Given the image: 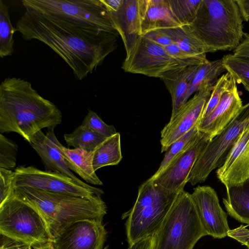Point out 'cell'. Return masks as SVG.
<instances>
[{
	"label": "cell",
	"instance_id": "obj_1",
	"mask_svg": "<svg viewBox=\"0 0 249 249\" xmlns=\"http://www.w3.org/2000/svg\"><path fill=\"white\" fill-rule=\"evenodd\" d=\"M26 40L46 44L68 65L79 80L100 66L117 47L118 35L87 28L25 10L15 27Z\"/></svg>",
	"mask_w": 249,
	"mask_h": 249
},
{
	"label": "cell",
	"instance_id": "obj_2",
	"mask_svg": "<svg viewBox=\"0 0 249 249\" xmlns=\"http://www.w3.org/2000/svg\"><path fill=\"white\" fill-rule=\"evenodd\" d=\"M62 114L41 96L32 84L20 78H5L0 84V133L14 132L29 143L42 129L54 128Z\"/></svg>",
	"mask_w": 249,
	"mask_h": 249
},
{
	"label": "cell",
	"instance_id": "obj_3",
	"mask_svg": "<svg viewBox=\"0 0 249 249\" xmlns=\"http://www.w3.org/2000/svg\"><path fill=\"white\" fill-rule=\"evenodd\" d=\"M14 195L32 206L41 216L51 242L69 225L87 219L102 221L107 213L101 196L89 198L28 187H15Z\"/></svg>",
	"mask_w": 249,
	"mask_h": 249
},
{
	"label": "cell",
	"instance_id": "obj_4",
	"mask_svg": "<svg viewBox=\"0 0 249 249\" xmlns=\"http://www.w3.org/2000/svg\"><path fill=\"white\" fill-rule=\"evenodd\" d=\"M243 19L233 0H201L190 25L206 53L234 50L241 41Z\"/></svg>",
	"mask_w": 249,
	"mask_h": 249
},
{
	"label": "cell",
	"instance_id": "obj_5",
	"mask_svg": "<svg viewBox=\"0 0 249 249\" xmlns=\"http://www.w3.org/2000/svg\"><path fill=\"white\" fill-rule=\"evenodd\" d=\"M179 193L169 192L150 178L139 186L136 200L127 213L125 229L129 246L154 235Z\"/></svg>",
	"mask_w": 249,
	"mask_h": 249
},
{
	"label": "cell",
	"instance_id": "obj_6",
	"mask_svg": "<svg viewBox=\"0 0 249 249\" xmlns=\"http://www.w3.org/2000/svg\"><path fill=\"white\" fill-rule=\"evenodd\" d=\"M206 235L191 194L184 190L178 194L160 227L154 234L153 249H193L197 242Z\"/></svg>",
	"mask_w": 249,
	"mask_h": 249
},
{
	"label": "cell",
	"instance_id": "obj_7",
	"mask_svg": "<svg viewBox=\"0 0 249 249\" xmlns=\"http://www.w3.org/2000/svg\"><path fill=\"white\" fill-rule=\"evenodd\" d=\"M25 10L89 28L118 34L102 0H23Z\"/></svg>",
	"mask_w": 249,
	"mask_h": 249
},
{
	"label": "cell",
	"instance_id": "obj_8",
	"mask_svg": "<svg viewBox=\"0 0 249 249\" xmlns=\"http://www.w3.org/2000/svg\"><path fill=\"white\" fill-rule=\"evenodd\" d=\"M0 233L32 248L51 242L41 216L32 206L14 194L0 205Z\"/></svg>",
	"mask_w": 249,
	"mask_h": 249
},
{
	"label": "cell",
	"instance_id": "obj_9",
	"mask_svg": "<svg viewBox=\"0 0 249 249\" xmlns=\"http://www.w3.org/2000/svg\"><path fill=\"white\" fill-rule=\"evenodd\" d=\"M249 125V102L226 128L212 140L196 161L187 179L195 185L205 181L210 173L224 162L242 131Z\"/></svg>",
	"mask_w": 249,
	"mask_h": 249
},
{
	"label": "cell",
	"instance_id": "obj_10",
	"mask_svg": "<svg viewBox=\"0 0 249 249\" xmlns=\"http://www.w3.org/2000/svg\"><path fill=\"white\" fill-rule=\"evenodd\" d=\"M122 68L127 72L162 78L168 72L186 67L177 61L164 48L143 36L133 38L126 46Z\"/></svg>",
	"mask_w": 249,
	"mask_h": 249
},
{
	"label": "cell",
	"instance_id": "obj_11",
	"mask_svg": "<svg viewBox=\"0 0 249 249\" xmlns=\"http://www.w3.org/2000/svg\"><path fill=\"white\" fill-rule=\"evenodd\" d=\"M14 172V187H28L89 198L102 196L60 173L41 170L32 166H19Z\"/></svg>",
	"mask_w": 249,
	"mask_h": 249
},
{
	"label": "cell",
	"instance_id": "obj_12",
	"mask_svg": "<svg viewBox=\"0 0 249 249\" xmlns=\"http://www.w3.org/2000/svg\"><path fill=\"white\" fill-rule=\"evenodd\" d=\"M213 88H205L196 92L170 118L161 131V152H166L176 141L199 124Z\"/></svg>",
	"mask_w": 249,
	"mask_h": 249
},
{
	"label": "cell",
	"instance_id": "obj_13",
	"mask_svg": "<svg viewBox=\"0 0 249 249\" xmlns=\"http://www.w3.org/2000/svg\"><path fill=\"white\" fill-rule=\"evenodd\" d=\"M211 141L206 134L199 131L197 138L191 146L159 174L149 178L169 192L180 193L184 190L196 161Z\"/></svg>",
	"mask_w": 249,
	"mask_h": 249
},
{
	"label": "cell",
	"instance_id": "obj_14",
	"mask_svg": "<svg viewBox=\"0 0 249 249\" xmlns=\"http://www.w3.org/2000/svg\"><path fill=\"white\" fill-rule=\"evenodd\" d=\"M107 235L102 220L83 219L62 229L51 244L53 249H104Z\"/></svg>",
	"mask_w": 249,
	"mask_h": 249
},
{
	"label": "cell",
	"instance_id": "obj_15",
	"mask_svg": "<svg viewBox=\"0 0 249 249\" xmlns=\"http://www.w3.org/2000/svg\"><path fill=\"white\" fill-rule=\"evenodd\" d=\"M191 195L208 235L218 239L227 236L230 231L227 214L220 205L215 190L210 186H198L194 189Z\"/></svg>",
	"mask_w": 249,
	"mask_h": 249
},
{
	"label": "cell",
	"instance_id": "obj_16",
	"mask_svg": "<svg viewBox=\"0 0 249 249\" xmlns=\"http://www.w3.org/2000/svg\"><path fill=\"white\" fill-rule=\"evenodd\" d=\"M216 175L227 192L249 180V125L235 142Z\"/></svg>",
	"mask_w": 249,
	"mask_h": 249
},
{
	"label": "cell",
	"instance_id": "obj_17",
	"mask_svg": "<svg viewBox=\"0 0 249 249\" xmlns=\"http://www.w3.org/2000/svg\"><path fill=\"white\" fill-rule=\"evenodd\" d=\"M242 107V101L234 80L223 94L213 110L200 121L197 125L198 131L213 140L237 115Z\"/></svg>",
	"mask_w": 249,
	"mask_h": 249
},
{
	"label": "cell",
	"instance_id": "obj_18",
	"mask_svg": "<svg viewBox=\"0 0 249 249\" xmlns=\"http://www.w3.org/2000/svg\"><path fill=\"white\" fill-rule=\"evenodd\" d=\"M53 129H48L46 134L41 130L38 131L29 142L40 157L45 170L60 173L71 178L82 186L102 195L104 192L101 189L93 187L82 181L68 167L57 145L58 140L54 134Z\"/></svg>",
	"mask_w": 249,
	"mask_h": 249
},
{
	"label": "cell",
	"instance_id": "obj_19",
	"mask_svg": "<svg viewBox=\"0 0 249 249\" xmlns=\"http://www.w3.org/2000/svg\"><path fill=\"white\" fill-rule=\"evenodd\" d=\"M145 0H124L119 11L110 13L124 47L133 38L142 36Z\"/></svg>",
	"mask_w": 249,
	"mask_h": 249
},
{
	"label": "cell",
	"instance_id": "obj_20",
	"mask_svg": "<svg viewBox=\"0 0 249 249\" xmlns=\"http://www.w3.org/2000/svg\"><path fill=\"white\" fill-rule=\"evenodd\" d=\"M181 26L173 15L168 0H145L142 36L155 30L172 29Z\"/></svg>",
	"mask_w": 249,
	"mask_h": 249
},
{
	"label": "cell",
	"instance_id": "obj_21",
	"mask_svg": "<svg viewBox=\"0 0 249 249\" xmlns=\"http://www.w3.org/2000/svg\"><path fill=\"white\" fill-rule=\"evenodd\" d=\"M198 66L184 67L171 71L161 78L171 96V118L174 117L185 103L186 96Z\"/></svg>",
	"mask_w": 249,
	"mask_h": 249
},
{
	"label": "cell",
	"instance_id": "obj_22",
	"mask_svg": "<svg viewBox=\"0 0 249 249\" xmlns=\"http://www.w3.org/2000/svg\"><path fill=\"white\" fill-rule=\"evenodd\" d=\"M57 145L63 156L68 167L77 174L87 182L95 185L103 183L95 173L93 165L94 151L92 152L79 149H70L57 141Z\"/></svg>",
	"mask_w": 249,
	"mask_h": 249
},
{
	"label": "cell",
	"instance_id": "obj_23",
	"mask_svg": "<svg viewBox=\"0 0 249 249\" xmlns=\"http://www.w3.org/2000/svg\"><path fill=\"white\" fill-rule=\"evenodd\" d=\"M223 202L231 216L249 225V180L230 189Z\"/></svg>",
	"mask_w": 249,
	"mask_h": 249
},
{
	"label": "cell",
	"instance_id": "obj_24",
	"mask_svg": "<svg viewBox=\"0 0 249 249\" xmlns=\"http://www.w3.org/2000/svg\"><path fill=\"white\" fill-rule=\"evenodd\" d=\"M226 71L222 58L208 61L198 66L185 99L186 103L191 96L202 89L213 87L218 76Z\"/></svg>",
	"mask_w": 249,
	"mask_h": 249
},
{
	"label": "cell",
	"instance_id": "obj_25",
	"mask_svg": "<svg viewBox=\"0 0 249 249\" xmlns=\"http://www.w3.org/2000/svg\"><path fill=\"white\" fill-rule=\"evenodd\" d=\"M122 158L120 134L117 132L106 138L94 150L93 169L96 171L105 166L117 165Z\"/></svg>",
	"mask_w": 249,
	"mask_h": 249
},
{
	"label": "cell",
	"instance_id": "obj_26",
	"mask_svg": "<svg viewBox=\"0 0 249 249\" xmlns=\"http://www.w3.org/2000/svg\"><path fill=\"white\" fill-rule=\"evenodd\" d=\"M179 47L187 53L196 56H206L205 46L190 25L166 29Z\"/></svg>",
	"mask_w": 249,
	"mask_h": 249
},
{
	"label": "cell",
	"instance_id": "obj_27",
	"mask_svg": "<svg viewBox=\"0 0 249 249\" xmlns=\"http://www.w3.org/2000/svg\"><path fill=\"white\" fill-rule=\"evenodd\" d=\"M64 138L69 146L90 152L93 151L106 139L81 124L72 132L64 134Z\"/></svg>",
	"mask_w": 249,
	"mask_h": 249
},
{
	"label": "cell",
	"instance_id": "obj_28",
	"mask_svg": "<svg viewBox=\"0 0 249 249\" xmlns=\"http://www.w3.org/2000/svg\"><path fill=\"white\" fill-rule=\"evenodd\" d=\"M9 6L0 0V57L12 55L14 52V33L16 32L10 21Z\"/></svg>",
	"mask_w": 249,
	"mask_h": 249
},
{
	"label": "cell",
	"instance_id": "obj_29",
	"mask_svg": "<svg viewBox=\"0 0 249 249\" xmlns=\"http://www.w3.org/2000/svg\"><path fill=\"white\" fill-rule=\"evenodd\" d=\"M197 125L176 141L166 151L159 167L152 176H156L164 169L175 158L186 150L197 138L199 131Z\"/></svg>",
	"mask_w": 249,
	"mask_h": 249
},
{
	"label": "cell",
	"instance_id": "obj_30",
	"mask_svg": "<svg viewBox=\"0 0 249 249\" xmlns=\"http://www.w3.org/2000/svg\"><path fill=\"white\" fill-rule=\"evenodd\" d=\"M223 64L236 83L241 84L249 92V59L236 57L232 54L222 58Z\"/></svg>",
	"mask_w": 249,
	"mask_h": 249
},
{
	"label": "cell",
	"instance_id": "obj_31",
	"mask_svg": "<svg viewBox=\"0 0 249 249\" xmlns=\"http://www.w3.org/2000/svg\"><path fill=\"white\" fill-rule=\"evenodd\" d=\"M168 0L173 15L181 26L193 22L201 2V0Z\"/></svg>",
	"mask_w": 249,
	"mask_h": 249
},
{
	"label": "cell",
	"instance_id": "obj_32",
	"mask_svg": "<svg viewBox=\"0 0 249 249\" xmlns=\"http://www.w3.org/2000/svg\"><path fill=\"white\" fill-rule=\"evenodd\" d=\"M234 80L228 72L219 78L213 87L210 98L204 108L202 119L208 116L218 104L223 94L231 86Z\"/></svg>",
	"mask_w": 249,
	"mask_h": 249
},
{
	"label": "cell",
	"instance_id": "obj_33",
	"mask_svg": "<svg viewBox=\"0 0 249 249\" xmlns=\"http://www.w3.org/2000/svg\"><path fill=\"white\" fill-rule=\"evenodd\" d=\"M81 125L106 138L110 137L117 133L113 125L106 124L94 111L90 109H89L88 112L85 117Z\"/></svg>",
	"mask_w": 249,
	"mask_h": 249
},
{
	"label": "cell",
	"instance_id": "obj_34",
	"mask_svg": "<svg viewBox=\"0 0 249 249\" xmlns=\"http://www.w3.org/2000/svg\"><path fill=\"white\" fill-rule=\"evenodd\" d=\"M18 150L16 143L0 134V168L9 170L14 168Z\"/></svg>",
	"mask_w": 249,
	"mask_h": 249
},
{
	"label": "cell",
	"instance_id": "obj_35",
	"mask_svg": "<svg viewBox=\"0 0 249 249\" xmlns=\"http://www.w3.org/2000/svg\"><path fill=\"white\" fill-rule=\"evenodd\" d=\"M164 48L172 58L186 66H200L209 61L206 56H196L184 52L176 43L172 44Z\"/></svg>",
	"mask_w": 249,
	"mask_h": 249
},
{
	"label": "cell",
	"instance_id": "obj_36",
	"mask_svg": "<svg viewBox=\"0 0 249 249\" xmlns=\"http://www.w3.org/2000/svg\"><path fill=\"white\" fill-rule=\"evenodd\" d=\"M14 172L0 168V205L13 195Z\"/></svg>",
	"mask_w": 249,
	"mask_h": 249
},
{
	"label": "cell",
	"instance_id": "obj_37",
	"mask_svg": "<svg viewBox=\"0 0 249 249\" xmlns=\"http://www.w3.org/2000/svg\"><path fill=\"white\" fill-rule=\"evenodd\" d=\"M143 36L163 47L175 43V41L166 29L153 30L147 33Z\"/></svg>",
	"mask_w": 249,
	"mask_h": 249
},
{
	"label": "cell",
	"instance_id": "obj_38",
	"mask_svg": "<svg viewBox=\"0 0 249 249\" xmlns=\"http://www.w3.org/2000/svg\"><path fill=\"white\" fill-rule=\"evenodd\" d=\"M227 236L234 238L249 249V229L245 226L241 225L235 229L230 230Z\"/></svg>",
	"mask_w": 249,
	"mask_h": 249
},
{
	"label": "cell",
	"instance_id": "obj_39",
	"mask_svg": "<svg viewBox=\"0 0 249 249\" xmlns=\"http://www.w3.org/2000/svg\"><path fill=\"white\" fill-rule=\"evenodd\" d=\"M233 55L239 58L249 59V34L244 33L240 43L234 50Z\"/></svg>",
	"mask_w": 249,
	"mask_h": 249
},
{
	"label": "cell",
	"instance_id": "obj_40",
	"mask_svg": "<svg viewBox=\"0 0 249 249\" xmlns=\"http://www.w3.org/2000/svg\"><path fill=\"white\" fill-rule=\"evenodd\" d=\"M124 0H102L110 13H116L122 7Z\"/></svg>",
	"mask_w": 249,
	"mask_h": 249
},
{
	"label": "cell",
	"instance_id": "obj_41",
	"mask_svg": "<svg viewBox=\"0 0 249 249\" xmlns=\"http://www.w3.org/2000/svg\"><path fill=\"white\" fill-rule=\"evenodd\" d=\"M243 20H249V0H236Z\"/></svg>",
	"mask_w": 249,
	"mask_h": 249
},
{
	"label": "cell",
	"instance_id": "obj_42",
	"mask_svg": "<svg viewBox=\"0 0 249 249\" xmlns=\"http://www.w3.org/2000/svg\"><path fill=\"white\" fill-rule=\"evenodd\" d=\"M32 248L33 249H53L51 243H47L41 245L35 246Z\"/></svg>",
	"mask_w": 249,
	"mask_h": 249
},
{
	"label": "cell",
	"instance_id": "obj_43",
	"mask_svg": "<svg viewBox=\"0 0 249 249\" xmlns=\"http://www.w3.org/2000/svg\"><path fill=\"white\" fill-rule=\"evenodd\" d=\"M106 249V248H105V249Z\"/></svg>",
	"mask_w": 249,
	"mask_h": 249
},
{
	"label": "cell",
	"instance_id": "obj_44",
	"mask_svg": "<svg viewBox=\"0 0 249 249\" xmlns=\"http://www.w3.org/2000/svg\"><path fill=\"white\" fill-rule=\"evenodd\" d=\"M31 249H33V248H32Z\"/></svg>",
	"mask_w": 249,
	"mask_h": 249
}]
</instances>
